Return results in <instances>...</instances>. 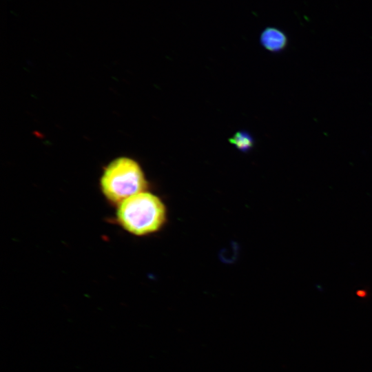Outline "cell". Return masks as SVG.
<instances>
[{"label": "cell", "mask_w": 372, "mask_h": 372, "mask_svg": "<svg viewBox=\"0 0 372 372\" xmlns=\"http://www.w3.org/2000/svg\"><path fill=\"white\" fill-rule=\"evenodd\" d=\"M259 42L268 52H281L289 44V37L282 29L273 25L265 27L260 33Z\"/></svg>", "instance_id": "cell-3"}, {"label": "cell", "mask_w": 372, "mask_h": 372, "mask_svg": "<svg viewBox=\"0 0 372 372\" xmlns=\"http://www.w3.org/2000/svg\"><path fill=\"white\" fill-rule=\"evenodd\" d=\"M100 187L105 198L118 206L130 197L145 192L147 182L136 161L128 157H119L105 168Z\"/></svg>", "instance_id": "cell-2"}, {"label": "cell", "mask_w": 372, "mask_h": 372, "mask_svg": "<svg viewBox=\"0 0 372 372\" xmlns=\"http://www.w3.org/2000/svg\"><path fill=\"white\" fill-rule=\"evenodd\" d=\"M116 215L118 223L125 230L140 236L161 229L166 221L167 211L161 198L145 191L118 205Z\"/></svg>", "instance_id": "cell-1"}, {"label": "cell", "mask_w": 372, "mask_h": 372, "mask_svg": "<svg viewBox=\"0 0 372 372\" xmlns=\"http://www.w3.org/2000/svg\"><path fill=\"white\" fill-rule=\"evenodd\" d=\"M229 141L241 152H247L254 145L253 138L245 131L237 132L229 139Z\"/></svg>", "instance_id": "cell-4"}]
</instances>
